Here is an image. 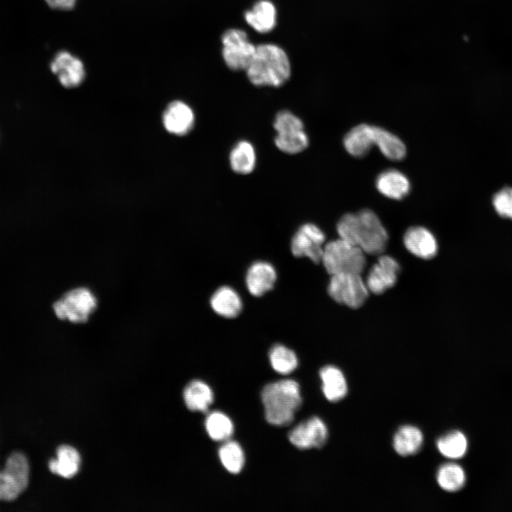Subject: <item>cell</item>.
<instances>
[{
  "mask_svg": "<svg viewBox=\"0 0 512 512\" xmlns=\"http://www.w3.org/2000/svg\"><path fill=\"white\" fill-rule=\"evenodd\" d=\"M336 229L340 238L358 247L366 254L380 255L386 247L388 233L378 215L370 209L343 215Z\"/></svg>",
  "mask_w": 512,
  "mask_h": 512,
  "instance_id": "6da1fadb",
  "label": "cell"
},
{
  "mask_svg": "<svg viewBox=\"0 0 512 512\" xmlns=\"http://www.w3.org/2000/svg\"><path fill=\"white\" fill-rule=\"evenodd\" d=\"M261 398L266 421L277 427L290 425L302 404L299 385L291 379L267 384L262 390Z\"/></svg>",
  "mask_w": 512,
  "mask_h": 512,
  "instance_id": "7a4b0ae2",
  "label": "cell"
},
{
  "mask_svg": "<svg viewBox=\"0 0 512 512\" xmlns=\"http://www.w3.org/2000/svg\"><path fill=\"white\" fill-rule=\"evenodd\" d=\"M245 70L248 80L256 86L279 87L289 79L291 66L288 56L282 48L265 43L257 46L254 57Z\"/></svg>",
  "mask_w": 512,
  "mask_h": 512,
  "instance_id": "3957f363",
  "label": "cell"
},
{
  "mask_svg": "<svg viewBox=\"0 0 512 512\" xmlns=\"http://www.w3.org/2000/svg\"><path fill=\"white\" fill-rule=\"evenodd\" d=\"M321 262L330 275L361 274L366 264V253L358 247L339 238L324 245Z\"/></svg>",
  "mask_w": 512,
  "mask_h": 512,
  "instance_id": "277c9868",
  "label": "cell"
},
{
  "mask_svg": "<svg viewBox=\"0 0 512 512\" xmlns=\"http://www.w3.org/2000/svg\"><path fill=\"white\" fill-rule=\"evenodd\" d=\"M331 276L327 290L335 302L352 309L359 308L364 304L369 290L361 274L343 273Z\"/></svg>",
  "mask_w": 512,
  "mask_h": 512,
  "instance_id": "5b68a950",
  "label": "cell"
},
{
  "mask_svg": "<svg viewBox=\"0 0 512 512\" xmlns=\"http://www.w3.org/2000/svg\"><path fill=\"white\" fill-rule=\"evenodd\" d=\"M223 60L233 70H246L252 61L256 48L247 33L238 28H230L222 36Z\"/></svg>",
  "mask_w": 512,
  "mask_h": 512,
  "instance_id": "8992f818",
  "label": "cell"
},
{
  "mask_svg": "<svg viewBox=\"0 0 512 512\" xmlns=\"http://www.w3.org/2000/svg\"><path fill=\"white\" fill-rule=\"evenodd\" d=\"M97 301L93 294L86 288H77L67 292L53 305L56 316L74 323L87 321L95 310Z\"/></svg>",
  "mask_w": 512,
  "mask_h": 512,
  "instance_id": "52a82bcc",
  "label": "cell"
},
{
  "mask_svg": "<svg viewBox=\"0 0 512 512\" xmlns=\"http://www.w3.org/2000/svg\"><path fill=\"white\" fill-rule=\"evenodd\" d=\"M29 466L21 453L12 454L5 468L0 471V500L12 501L21 494L28 484Z\"/></svg>",
  "mask_w": 512,
  "mask_h": 512,
  "instance_id": "ba28073f",
  "label": "cell"
},
{
  "mask_svg": "<svg viewBox=\"0 0 512 512\" xmlns=\"http://www.w3.org/2000/svg\"><path fill=\"white\" fill-rule=\"evenodd\" d=\"M324 240V233L317 225L305 223L297 230L292 239V252L295 257H306L319 263L321 260Z\"/></svg>",
  "mask_w": 512,
  "mask_h": 512,
  "instance_id": "9c48e42d",
  "label": "cell"
},
{
  "mask_svg": "<svg viewBox=\"0 0 512 512\" xmlns=\"http://www.w3.org/2000/svg\"><path fill=\"white\" fill-rule=\"evenodd\" d=\"M327 438V427L318 417H312L299 423L288 434L291 444L299 449L321 448Z\"/></svg>",
  "mask_w": 512,
  "mask_h": 512,
  "instance_id": "30bf717a",
  "label": "cell"
},
{
  "mask_svg": "<svg viewBox=\"0 0 512 512\" xmlns=\"http://www.w3.org/2000/svg\"><path fill=\"white\" fill-rule=\"evenodd\" d=\"M399 271L400 265L395 258L390 255H380L365 281L369 292L380 294L391 288L397 282Z\"/></svg>",
  "mask_w": 512,
  "mask_h": 512,
  "instance_id": "8fae6325",
  "label": "cell"
},
{
  "mask_svg": "<svg viewBox=\"0 0 512 512\" xmlns=\"http://www.w3.org/2000/svg\"><path fill=\"white\" fill-rule=\"evenodd\" d=\"M50 68L60 82L67 88L80 85L85 76L82 62L68 51L62 50L52 59Z\"/></svg>",
  "mask_w": 512,
  "mask_h": 512,
  "instance_id": "7c38bea8",
  "label": "cell"
},
{
  "mask_svg": "<svg viewBox=\"0 0 512 512\" xmlns=\"http://www.w3.org/2000/svg\"><path fill=\"white\" fill-rule=\"evenodd\" d=\"M162 120L169 132L183 136L193 129L195 116L193 110L186 103L176 100L166 107Z\"/></svg>",
  "mask_w": 512,
  "mask_h": 512,
  "instance_id": "4fadbf2b",
  "label": "cell"
},
{
  "mask_svg": "<svg viewBox=\"0 0 512 512\" xmlns=\"http://www.w3.org/2000/svg\"><path fill=\"white\" fill-rule=\"evenodd\" d=\"M403 242L410 252L422 259H431L437 252L436 238L422 226L409 228L404 234Z\"/></svg>",
  "mask_w": 512,
  "mask_h": 512,
  "instance_id": "5bb4252c",
  "label": "cell"
},
{
  "mask_svg": "<svg viewBox=\"0 0 512 512\" xmlns=\"http://www.w3.org/2000/svg\"><path fill=\"white\" fill-rule=\"evenodd\" d=\"M377 190L384 196L401 200L406 197L411 188L409 178L398 169H389L382 171L375 179Z\"/></svg>",
  "mask_w": 512,
  "mask_h": 512,
  "instance_id": "9a60e30c",
  "label": "cell"
},
{
  "mask_svg": "<svg viewBox=\"0 0 512 512\" xmlns=\"http://www.w3.org/2000/svg\"><path fill=\"white\" fill-rule=\"evenodd\" d=\"M276 279L274 267L267 262L258 261L249 267L245 282L249 292L253 296L260 297L272 289Z\"/></svg>",
  "mask_w": 512,
  "mask_h": 512,
  "instance_id": "2e32d148",
  "label": "cell"
},
{
  "mask_svg": "<svg viewBox=\"0 0 512 512\" xmlns=\"http://www.w3.org/2000/svg\"><path fill=\"white\" fill-rule=\"evenodd\" d=\"M343 144L352 156L363 157L374 145L373 126L360 124L353 127L344 136Z\"/></svg>",
  "mask_w": 512,
  "mask_h": 512,
  "instance_id": "e0dca14e",
  "label": "cell"
},
{
  "mask_svg": "<svg viewBox=\"0 0 512 512\" xmlns=\"http://www.w3.org/2000/svg\"><path fill=\"white\" fill-rule=\"evenodd\" d=\"M277 12L274 4L268 0H260L245 14L246 22L260 33H268L276 24Z\"/></svg>",
  "mask_w": 512,
  "mask_h": 512,
  "instance_id": "ac0fdd59",
  "label": "cell"
},
{
  "mask_svg": "<svg viewBox=\"0 0 512 512\" xmlns=\"http://www.w3.org/2000/svg\"><path fill=\"white\" fill-rule=\"evenodd\" d=\"M322 392L331 402H337L347 394L348 385L342 371L336 366H326L319 371Z\"/></svg>",
  "mask_w": 512,
  "mask_h": 512,
  "instance_id": "d6986e66",
  "label": "cell"
},
{
  "mask_svg": "<svg viewBox=\"0 0 512 512\" xmlns=\"http://www.w3.org/2000/svg\"><path fill=\"white\" fill-rule=\"evenodd\" d=\"M80 463L77 449L70 445H61L57 449V457L49 462L48 467L52 473L69 479L78 472Z\"/></svg>",
  "mask_w": 512,
  "mask_h": 512,
  "instance_id": "ffe728a7",
  "label": "cell"
},
{
  "mask_svg": "<svg viewBox=\"0 0 512 512\" xmlns=\"http://www.w3.org/2000/svg\"><path fill=\"white\" fill-rule=\"evenodd\" d=\"M183 397L186 407L193 412H206L214 400L211 388L200 380L188 383L183 390Z\"/></svg>",
  "mask_w": 512,
  "mask_h": 512,
  "instance_id": "44dd1931",
  "label": "cell"
},
{
  "mask_svg": "<svg viewBox=\"0 0 512 512\" xmlns=\"http://www.w3.org/2000/svg\"><path fill=\"white\" fill-rule=\"evenodd\" d=\"M210 306L216 314L225 318L237 316L242 306L239 294L228 286L215 290L210 298Z\"/></svg>",
  "mask_w": 512,
  "mask_h": 512,
  "instance_id": "7402d4cb",
  "label": "cell"
},
{
  "mask_svg": "<svg viewBox=\"0 0 512 512\" xmlns=\"http://www.w3.org/2000/svg\"><path fill=\"white\" fill-rule=\"evenodd\" d=\"M373 139L374 145L388 159L400 161L406 156L407 149L404 142L387 129L373 126Z\"/></svg>",
  "mask_w": 512,
  "mask_h": 512,
  "instance_id": "603a6c76",
  "label": "cell"
},
{
  "mask_svg": "<svg viewBox=\"0 0 512 512\" xmlns=\"http://www.w3.org/2000/svg\"><path fill=\"white\" fill-rule=\"evenodd\" d=\"M422 442L423 435L419 428L412 425H404L395 434L393 444L399 455L405 457L417 453Z\"/></svg>",
  "mask_w": 512,
  "mask_h": 512,
  "instance_id": "cb8c5ba5",
  "label": "cell"
},
{
  "mask_svg": "<svg viewBox=\"0 0 512 512\" xmlns=\"http://www.w3.org/2000/svg\"><path fill=\"white\" fill-rule=\"evenodd\" d=\"M255 147L248 141L238 142L230 152V165L233 171L239 174L251 173L256 165Z\"/></svg>",
  "mask_w": 512,
  "mask_h": 512,
  "instance_id": "d4e9b609",
  "label": "cell"
},
{
  "mask_svg": "<svg viewBox=\"0 0 512 512\" xmlns=\"http://www.w3.org/2000/svg\"><path fill=\"white\" fill-rule=\"evenodd\" d=\"M309 137L304 129H291L277 132L276 146L282 152L296 154L308 147Z\"/></svg>",
  "mask_w": 512,
  "mask_h": 512,
  "instance_id": "484cf974",
  "label": "cell"
},
{
  "mask_svg": "<svg viewBox=\"0 0 512 512\" xmlns=\"http://www.w3.org/2000/svg\"><path fill=\"white\" fill-rule=\"evenodd\" d=\"M205 427L210 438L216 442L228 440L234 431L231 420L220 411L212 412L207 416Z\"/></svg>",
  "mask_w": 512,
  "mask_h": 512,
  "instance_id": "4316f807",
  "label": "cell"
},
{
  "mask_svg": "<svg viewBox=\"0 0 512 512\" xmlns=\"http://www.w3.org/2000/svg\"><path fill=\"white\" fill-rule=\"evenodd\" d=\"M437 484L443 490L455 492L465 484L466 475L463 469L458 464L448 463L442 465L437 474Z\"/></svg>",
  "mask_w": 512,
  "mask_h": 512,
  "instance_id": "83f0119b",
  "label": "cell"
},
{
  "mask_svg": "<svg viewBox=\"0 0 512 512\" xmlns=\"http://www.w3.org/2000/svg\"><path fill=\"white\" fill-rule=\"evenodd\" d=\"M439 452L445 457L456 459L462 458L467 450V439L459 431L450 432L437 442Z\"/></svg>",
  "mask_w": 512,
  "mask_h": 512,
  "instance_id": "f1b7e54d",
  "label": "cell"
},
{
  "mask_svg": "<svg viewBox=\"0 0 512 512\" xmlns=\"http://www.w3.org/2000/svg\"><path fill=\"white\" fill-rule=\"evenodd\" d=\"M269 359L272 368L282 375L292 373L298 365V359L295 353L281 344H276L271 348L269 352Z\"/></svg>",
  "mask_w": 512,
  "mask_h": 512,
  "instance_id": "f546056e",
  "label": "cell"
},
{
  "mask_svg": "<svg viewBox=\"0 0 512 512\" xmlns=\"http://www.w3.org/2000/svg\"><path fill=\"white\" fill-rule=\"evenodd\" d=\"M219 459L224 468L231 474H238L245 464V455L240 445L235 441H226L218 450Z\"/></svg>",
  "mask_w": 512,
  "mask_h": 512,
  "instance_id": "4dcf8cb0",
  "label": "cell"
},
{
  "mask_svg": "<svg viewBox=\"0 0 512 512\" xmlns=\"http://www.w3.org/2000/svg\"><path fill=\"white\" fill-rule=\"evenodd\" d=\"M493 206L500 216L512 219V188L505 187L497 192L493 198Z\"/></svg>",
  "mask_w": 512,
  "mask_h": 512,
  "instance_id": "1f68e13d",
  "label": "cell"
},
{
  "mask_svg": "<svg viewBox=\"0 0 512 512\" xmlns=\"http://www.w3.org/2000/svg\"><path fill=\"white\" fill-rule=\"evenodd\" d=\"M276 132L290 129H304L302 120L287 110L279 112L273 123Z\"/></svg>",
  "mask_w": 512,
  "mask_h": 512,
  "instance_id": "d6a6232c",
  "label": "cell"
},
{
  "mask_svg": "<svg viewBox=\"0 0 512 512\" xmlns=\"http://www.w3.org/2000/svg\"><path fill=\"white\" fill-rule=\"evenodd\" d=\"M45 1L53 9L66 11L74 7L76 0H45Z\"/></svg>",
  "mask_w": 512,
  "mask_h": 512,
  "instance_id": "836d02e7",
  "label": "cell"
}]
</instances>
